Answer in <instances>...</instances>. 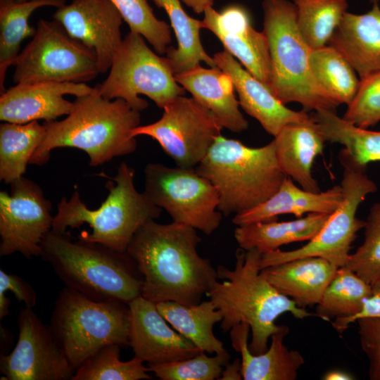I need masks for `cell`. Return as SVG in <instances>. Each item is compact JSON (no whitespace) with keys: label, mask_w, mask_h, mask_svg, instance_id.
<instances>
[{"label":"cell","mask_w":380,"mask_h":380,"mask_svg":"<svg viewBox=\"0 0 380 380\" xmlns=\"http://www.w3.org/2000/svg\"><path fill=\"white\" fill-rule=\"evenodd\" d=\"M343 194L341 184L318 193L297 186L286 177L279 189L265 202L234 215L232 222L236 226L277 220L279 215L292 214L301 217L304 214L331 215L342 203Z\"/></svg>","instance_id":"603a6c76"},{"label":"cell","mask_w":380,"mask_h":380,"mask_svg":"<svg viewBox=\"0 0 380 380\" xmlns=\"http://www.w3.org/2000/svg\"><path fill=\"white\" fill-rule=\"evenodd\" d=\"M203 13V28L213 32L226 51L270 89L271 61L267 39L263 31L258 32L252 26L246 9L232 5L217 12L210 6Z\"/></svg>","instance_id":"e0dca14e"},{"label":"cell","mask_w":380,"mask_h":380,"mask_svg":"<svg viewBox=\"0 0 380 380\" xmlns=\"http://www.w3.org/2000/svg\"><path fill=\"white\" fill-rule=\"evenodd\" d=\"M371 293V284L346 266L338 267L319 302L315 315L325 321L357 314Z\"/></svg>","instance_id":"836d02e7"},{"label":"cell","mask_w":380,"mask_h":380,"mask_svg":"<svg viewBox=\"0 0 380 380\" xmlns=\"http://www.w3.org/2000/svg\"><path fill=\"white\" fill-rule=\"evenodd\" d=\"M18 338L13 350L1 355L0 372L6 380H68L75 370L53 336L32 308L20 309Z\"/></svg>","instance_id":"9a60e30c"},{"label":"cell","mask_w":380,"mask_h":380,"mask_svg":"<svg viewBox=\"0 0 380 380\" xmlns=\"http://www.w3.org/2000/svg\"><path fill=\"white\" fill-rule=\"evenodd\" d=\"M166 321L177 331L208 354L226 351L223 343L213 333V327L221 322L222 314L210 300L193 305L175 301L156 303Z\"/></svg>","instance_id":"83f0119b"},{"label":"cell","mask_w":380,"mask_h":380,"mask_svg":"<svg viewBox=\"0 0 380 380\" xmlns=\"http://www.w3.org/2000/svg\"><path fill=\"white\" fill-rule=\"evenodd\" d=\"M130 325L128 303L94 300L65 286L55 301L49 326L76 371L106 346H129Z\"/></svg>","instance_id":"ba28073f"},{"label":"cell","mask_w":380,"mask_h":380,"mask_svg":"<svg viewBox=\"0 0 380 380\" xmlns=\"http://www.w3.org/2000/svg\"><path fill=\"white\" fill-rule=\"evenodd\" d=\"M187 6L190 7L195 13H202L210 6H213V0H182Z\"/></svg>","instance_id":"f6af8a7d"},{"label":"cell","mask_w":380,"mask_h":380,"mask_svg":"<svg viewBox=\"0 0 380 380\" xmlns=\"http://www.w3.org/2000/svg\"><path fill=\"white\" fill-rule=\"evenodd\" d=\"M72 110L63 120L44 122V138L30 164L42 165L56 148H76L97 166L133 153L137 141L132 130L140 125V112L122 99H108L96 89L76 96Z\"/></svg>","instance_id":"7a4b0ae2"},{"label":"cell","mask_w":380,"mask_h":380,"mask_svg":"<svg viewBox=\"0 0 380 380\" xmlns=\"http://www.w3.org/2000/svg\"><path fill=\"white\" fill-rule=\"evenodd\" d=\"M261 255L255 248H239L234 267L219 266L217 278L223 281H216L205 294L222 314L224 332L241 322L250 326L252 337L248 348L255 355L267 350L272 335L286 327L275 324L279 316L285 312L298 319L313 315L269 282L261 272Z\"/></svg>","instance_id":"3957f363"},{"label":"cell","mask_w":380,"mask_h":380,"mask_svg":"<svg viewBox=\"0 0 380 380\" xmlns=\"http://www.w3.org/2000/svg\"><path fill=\"white\" fill-rule=\"evenodd\" d=\"M10 184L11 194L0 192V256H40L42 241L53 224L51 202L37 184L23 176Z\"/></svg>","instance_id":"5bb4252c"},{"label":"cell","mask_w":380,"mask_h":380,"mask_svg":"<svg viewBox=\"0 0 380 380\" xmlns=\"http://www.w3.org/2000/svg\"><path fill=\"white\" fill-rule=\"evenodd\" d=\"M120 348L110 344L101 348L80 367L72 380H141L150 379L148 367L134 357L129 361L120 360Z\"/></svg>","instance_id":"d590c367"},{"label":"cell","mask_w":380,"mask_h":380,"mask_svg":"<svg viewBox=\"0 0 380 380\" xmlns=\"http://www.w3.org/2000/svg\"><path fill=\"white\" fill-rule=\"evenodd\" d=\"M95 88L104 98L122 99L139 112L148 106L139 94L163 108L186 91L177 82L166 58L154 53L141 35L132 32L123 38L108 75Z\"/></svg>","instance_id":"9c48e42d"},{"label":"cell","mask_w":380,"mask_h":380,"mask_svg":"<svg viewBox=\"0 0 380 380\" xmlns=\"http://www.w3.org/2000/svg\"><path fill=\"white\" fill-rule=\"evenodd\" d=\"M195 168L216 188L218 210L225 216L265 202L288 177L279 165L273 140L253 148L222 134Z\"/></svg>","instance_id":"8992f818"},{"label":"cell","mask_w":380,"mask_h":380,"mask_svg":"<svg viewBox=\"0 0 380 380\" xmlns=\"http://www.w3.org/2000/svg\"><path fill=\"white\" fill-rule=\"evenodd\" d=\"M15 1L17 2H25V1H27L29 0H15Z\"/></svg>","instance_id":"7dc6e473"},{"label":"cell","mask_w":380,"mask_h":380,"mask_svg":"<svg viewBox=\"0 0 380 380\" xmlns=\"http://www.w3.org/2000/svg\"><path fill=\"white\" fill-rule=\"evenodd\" d=\"M11 291L17 300L25 306L33 308L37 304V293L32 286L20 277L0 270V293Z\"/></svg>","instance_id":"7bdbcfd3"},{"label":"cell","mask_w":380,"mask_h":380,"mask_svg":"<svg viewBox=\"0 0 380 380\" xmlns=\"http://www.w3.org/2000/svg\"><path fill=\"white\" fill-rule=\"evenodd\" d=\"M220 380H241L243 379L241 360L239 358L232 363H228L222 370Z\"/></svg>","instance_id":"ee69618b"},{"label":"cell","mask_w":380,"mask_h":380,"mask_svg":"<svg viewBox=\"0 0 380 380\" xmlns=\"http://www.w3.org/2000/svg\"><path fill=\"white\" fill-rule=\"evenodd\" d=\"M158 7L165 11L175 31L177 48L169 46L165 57L174 75L186 71L204 62L217 67L213 57L203 49L200 39L202 20L190 17L179 0H153Z\"/></svg>","instance_id":"4dcf8cb0"},{"label":"cell","mask_w":380,"mask_h":380,"mask_svg":"<svg viewBox=\"0 0 380 380\" xmlns=\"http://www.w3.org/2000/svg\"><path fill=\"white\" fill-rule=\"evenodd\" d=\"M86 83L37 82L18 83L6 89L0 96V120L25 124L44 120H56L72 110L74 103L65 95L80 96L92 92Z\"/></svg>","instance_id":"d6986e66"},{"label":"cell","mask_w":380,"mask_h":380,"mask_svg":"<svg viewBox=\"0 0 380 380\" xmlns=\"http://www.w3.org/2000/svg\"><path fill=\"white\" fill-rule=\"evenodd\" d=\"M273 141L279 165L286 175L305 190L320 192L312 167L315 158L322 153L325 141L312 117L307 122L286 125Z\"/></svg>","instance_id":"484cf974"},{"label":"cell","mask_w":380,"mask_h":380,"mask_svg":"<svg viewBox=\"0 0 380 380\" xmlns=\"http://www.w3.org/2000/svg\"><path fill=\"white\" fill-rule=\"evenodd\" d=\"M250 326L239 323L230 329L234 349L241 355L242 376L244 380H295L298 371L304 364L302 355L289 349L284 343L289 327L271 336L269 348L264 353L253 354L248 344Z\"/></svg>","instance_id":"cb8c5ba5"},{"label":"cell","mask_w":380,"mask_h":380,"mask_svg":"<svg viewBox=\"0 0 380 380\" xmlns=\"http://www.w3.org/2000/svg\"><path fill=\"white\" fill-rule=\"evenodd\" d=\"M146 196L165 210L172 222L210 235L220 226L219 195L215 186L196 168L148 163L144 170Z\"/></svg>","instance_id":"7c38bea8"},{"label":"cell","mask_w":380,"mask_h":380,"mask_svg":"<svg viewBox=\"0 0 380 380\" xmlns=\"http://www.w3.org/2000/svg\"><path fill=\"white\" fill-rule=\"evenodd\" d=\"M338 267L320 257L291 260L261 270L269 282L296 305H317Z\"/></svg>","instance_id":"d4e9b609"},{"label":"cell","mask_w":380,"mask_h":380,"mask_svg":"<svg viewBox=\"0 0 380 380\" xmlns=\"http://www.w3.org/2000/svg\"><path fill=\"white\" fill-rule=\"evenodd\" d=\"M343 118L365 129L380 121V72L360 80L358 91Z\"/></svg>","instance_id":"ab89813d"},{"label":"cell","mask_w":380,"mask_h":380,"mask_svg":"<svg viewBox=\"0 0 380 380\" xmlns=\"http://www.w3.org/2000/svg\"><path fill=\"white\" fill-rule=\"evenodd\" d=\"M46 128L37 120L0 125V180L11 184L23 176Z\"/></svg>","instance_id":"1f68e13d"},{"label":"cell","mask_w":380,"mask_h":380,"mask_svg":"<svg viewBox=\"0 0 380 380\" xmlns=\"http://www.w3.org/2000/svg\"><path fill=\"white\" fill-rule=\"evenodd\" d=\"M73 38L93 49L100 73L109 70L122 41L124 20L110 0H72L53 15Z\"/></svg>","instance_id":"2e32d148"},{"label":"cell","mask_w":380,"mask_h":380,"mask_svg":"<svg viewBox=\"0 0 380 380\" xmlns=\"http://www.w3.org/2000/svg\"><path fill=\"white\" fill-rule=\"evenodd\" d=\"M213 58L216 65L232 79L240 106L257 120L269 134L274 137L286 125L311 119L305 110L288 108L225 49L215 53Z\"/></svg>","instance_id":"ffe728a7"},{"label":"cell","mask_w":380,"mask_h":380,"mask_svg":"<svg viewBox=\"0 0 380 380\" xmlns=\"http://www.w3.org/2000/svg\"><path fill=\"white\" fill-rule=\"evenodd\" d=\"M362 350L369 361V377L380 380V318L357 319Z\"/></svg>","instance_id":"60d3db41"},{"label":"cell","mask_w":380,"mask_h":380,"mask_svg":"<svg viewBox=\"0 0 380 380\" xmlns=\"http://www.w3.org/2000/svg\"><path fill=\"white\" fill-rule=\"evenodd\" d=\"M109 178L110 180L106 184L108 194L97 209L87 208L77 191L69 200L63 197L53 216L51 230L64 232L68 228H79L86 223L92 232H83L77 239L100 243L118 252H127L137 230L146 222L158 218L162 209L144 192L137 190L134 170L127 163H120L117 175Z\"/></svg>","instance_id":"5b68a950"},{"label":"cell","mask_w":380,"mask_h":380,"mask_svg":"<svg viewBox=\"0 0 380 380\" xmlns=\"http://www.w3.org/2000/svg\"><path fill=\"white\" fill-rule=\"evenodd\" d=\"M128 305L131 313L129 346L135 357L156 364L184 360L201 352L167 324L156 303L139 296Z\"/></svg>","instance_id":"ac0fdd59"},{"label":"cell","mask_w":380,"mask_h":380,"mask_svg":"<svg viewBox=\"0 0 380 380\" xmlns=\"http://www.w3.org/2000/svg\"><path fill=\"white\" fill-rule=\"evenodd\" d=\"M363 14L346 12L327 45L351 65L360 80L380 72V7L372 0Z\"/></svg>","instance_id":"44dd1931"},{"label":"cell","mask_w":380,"mask_h":380,"mask_svg":"<svg viewBox=\"0 0 380 380\" xmlns=\"http://www.w3.org/2000/svg\"><path fill=\"white\" fill-rule=\"evenodd\" d=\"M299 32L311 49L327 46L347 12V0H293Z\"/></svg>","instance_id":"e575fe53"},{"label":"cell","mask_w":380,"mask_h":380,"mask_svg":"<svg viewBox=\"0 0 380 380\" xmlns=\"http://www.w3.org/2000/svg\"><path fill=\"white\" fill-rule=\"evenodd\" d=\"M201 241L196 229L187 225L155 220L143 224L127 249L142 276L141 296L154 303L201 302L218 278L210 261L198 253Z\"/></svg>","instance_id":"6da1fadb"},{"label":"cell","mask_w":380,"mask_h":380,"mask_svg":"<svg viewBox=\"0 0 380 380\" xmlns=\"http://www.w3.org/2000/svg\"><path fill=\"white\" fill-rule=\"evenodd\" d=\"M311 117L324 141L343 145L339 152L355 165L367 170L380 161V131L357 127L331 110H316Z\"/></svg>","instance_id":"f1b7e54d"},{"label":"cell","mask_w":380,"mask_h":380,"mask_svg":"<svg viewBox=\"0 0 380 380\" xmlns=\"http://www.w3.org/2000/svg\"><path fill=\"white\" fill-rule=\"evenodd\" d=\"M175 78L214 115L223 128L235 133L248 129V122L240 111L232 80L220 68H205L198 65L175 75Z\"/></svg>","instance_id":"7402d4cb"},{"label":"cell","mask_w":380,"mask_h":380,"mask_svg":"<svg viewBox=\"0 0 380 380\" xmlns=\"http://www.w3.org/2000/svg\"><path fill=\"white\" fill-rule=\"evenodd\" d=\"M230 358L227 350L214 356H208L201 351L184 360L148 364V367L162 380H214L220 379L223 367L229 363Z\"/></svg>","instance_id":"74e56055"},{"label":"cell","mask_w":380,"mask_h":380,"mask_svg":"<svg viewBox=\"0 0 380 380\" xmlns=\"http://www.w3.org/2000/svg\"><path fill=\"white\" fill-rule=\"evenodd\" d=\"M362 318H380V279L371 284V293L360 311L351 317L335 319L333 327L342 332L349 324Z\"/></svg>","instance_id":"b9f144b4"},{"label":"cell","mask_w":380,"mask_h":380,"mask_svg":"<svg viewBox=\"0 0 380 380\" xmlns=\"http://www.w3.org/2000/svg\"><path fill=\"white\" fill-rule=\"evenodd\" d=\"M330 215L309 213L296 220L260 222L237 226L234 238L241 248L257 249L262 254L279 249L283 245L310 241L321 230Z\"/></svg>","instance_id":"4316f807"},{"label":"cell","mask_w":380,"mask_h":380,"mask_svg":"<svg viewBox=\"0 0 380 380\" xmlns=\"http://www.w3.org/2000/svg\"><path fill=\"white\" fill-rule=\"evenodd\" d=\"M312 72L319 86L336 103L348 106L355 98L360 80L348 61L334 47L312 49L310 55Z\"/></svg>","instance_id":"d6a6232c"},{"label":"cell","mask_w":380,"mask_h":380,"mask_svg":"<svg viewBox=\"0 0 380 380\" xmlns=\"http://www.w3.org/2000/svg\"><path fill=\"white\" fill-rule=\"evenodd\" d=\"M338 157L344 168L341 182L343 194L341 205L329 215L319 233L303 246L289 251L277 249L262 253L261 270L305 257L322 258L338 268L346 266L351 245L365 224L357 217V208L369 194L377 191V186L366 174V169L355 165L340 153Z\"/></svg>","instance_id":"8fae6325"},{"label":"cell","mask_w":380,"mask_h":380,"mask_svg":"<svg viewBox=\"0 0 380 380\" xmlns=\"http://www.w3.org/2000/svg\"><path fill=\"white\" fill-rule=\"evenodd\" d=\"M40 256L65 286L90 299L129 303L141 294L143 279L127 252L51 230L42 241Z\"/></svg>","instance_id":"277c9868"},{"label":"cell","mask_w":380,"mask_h":380,"mask_svg":"<svg viewBox=\"0 0 380 380\" xmlns=\"http://www.w3.org/2000/svg\"><path fill=\"white\" fill-rule=\"evenodd\" d=\"M14 66L15 84L86 83L100 73L96 52L71 37L56 20L38 21L35 34Z\"/></svg>","instance_id":"30bf717a"},{"label":"cell","mask_w":380,"mask_h":380,"mask_svg":"<svg viewBox=\"0 0 380 380\" xmlns=\"http://www.w3.org/2000/svg\"><path fill=\"white\" fill-rule=\"evenodd\" d=\"M262 8L271 61L270 91L284 104L297 102L305 111H336L339 105L319 86L312 72V49L299 32L293 3L264 0Z\"/></svg>","instance_id":"52a82bcc"},{"label":"cell","mask_w":380,"mask_h":380,"mask_svg":"<svg viewBox=\"0 0 380 380\" xmlns=\"http://www.w3.org/2000/svg\"><path fill=\"white\" fill-rule=\"evenodd\" d=\"M66 0H0V93L6 89L4 83L6 72L20 53L23 41L32 37L36 29L30 27L28 20L32 13L44 6L61 7Z\"/></svg>","instance_id":"f546056e"},{"label":"cell","mask_w":380,"mask_h":380,"mask_svg":"<svg viewBox=\"0 0 380 380\" xmlns=\"http://www.w3.org/2000/svg\"><path fill=\"white\" fill-rule=\"evenodd\" d=\"M353 379L350 375L338 370H333L327 372L324 378L326 380H350Z\"/></svg>","instance_id":"bcb514c9"},{"label":"cell","mask_w":380,"mask_h":380,"mask_svg":"<svg viewBox=\"0 0 380 380\" xmlns=\"http://www.w3.org/2000/svg\"><path fill=\"white\" fill-rule=\"evenodd\" d=\"M119 11L130 32L141 35L159 55L165 53L171 42V30L158 19L147 0H110Z\"/></svg>","instance_id":"8d00e7d4"},{"label":"cell","mask_w":380,"mask_h":380,"mask_svg":"<svg viewBox=\"0 0 380 380\" xmlns=\"http://www.w3.org/2000/svg\"><path fill=\"white\" fill-rule=\"evenodd\" d=\"M364 229V241L346 266L372 284L380 279V201L371 206Z\"/></svg>","instance_id":"f35d334b"},{"label":"cell","mask_w":380,"mask_h":380,"mask_svg":"<svg viewBox=\"0 0 380 380\" xmlns=\"http://www.w3.org/2000/svg\"><path fill=\"white\" fill-rule=\"evenodd\" d=\"M157 121L132 130L136 137L156 140L177 166L195 168L223 128L214 115L194 98L179 96L163 108Z\"/></svg>","instance_id":"4fadbf2b"}]
</instances>
